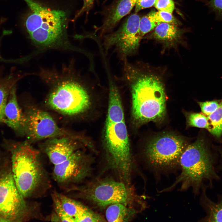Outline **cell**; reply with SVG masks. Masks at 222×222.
Instances as JSON below:
<instances>
[{
  "label": "cell",
  "mask_w": 222,
  "mask_h": 222,
  "mask_svg": "<svg viewBox=\"0 0 222 222\" xmlns=\"http://www.w3.org/2000/svg\"><path fill=\"white\" fill-rule=\"evenodd\" d=\"M104 136L108 167L129 184L134 163L121 97L117 88L112 81L109 84Z\"/></svg>",
  "instance_id": "1"
},
{
  "label": "cell",
  "mask_w": 222,
  "mask_h": 222,
  "mask_svg": "<svg viewBox=\"0 0 222 222\" xmlns=\"http://www.w3.org/2000/svg\"><path fill=\"white\" fill-rule=\"evenodd\" d=\"M23 0L30 12L24 18L23 24L35 44L44 48L75 50L68 37L66 12L51 9L35 0Z\"/></svg>",
  "instance_id": "2"
},
{
  "label": "cell",
  "mask_w": 222,
  "mask_h": 222,
  "mask_svg": "<svg viewBox=\"0 0 222 222\" xmlns=\"http://www.w3.org/2000/svg\"><path fill=\"white\" fill-rule=\"evenodd\" d=\"M180 174L174 183L161 192L170 191L180 184V191L191 188L197 194L202 188H212L215 181L220 177L217 172L218 163L206 141L198 138L187 146L179 160Z\"/></svg>",
  "instance_id": "3"
},
{
  "label": "cell",
  "mask_w": 222,
  "mask_h": 222,
  "mask_svg": "<svg viewBox=\"0 0 222 222\" xmlns=\"http://www.w3.org/2000/svg\"><path fill=\"white\" fill-rule=\"evenodd\" d=\"M8 148L14 178L20 193L26 199L42 195L51 185L39 152L27 141L12 144Z\"/></svg>",
  "instance_id": "4"
},
{
  "label": "cell",
  "mask_w": 222,
  "mask_h": 222,
  "mask_svg": "<svg viewBox=\"0 0 222 222\" xmlns=\"http://www.w3.org/2000/svg\"><path fill=\"white\" fill-rule=\"evenodd\" d=\"M132 116L141 125L162 121L166 114V97L163 84L157 76L145 75L132 86Z\"/></svg>",
  "instance_id": "5"
},
{
  "label": "cell",
  "mask_w": 222,
  "mask_h": 222,
  "mask_svg": "<svg viewBox=\"0 0 222 222\" xmlns=\"http://www.w3.org/2000/svg\"><path fill=\"white\" fill-rule=\"evenodd\" d=\"M20 193L12 172L10 159L0 154V222H23L34 218L35 207Z\"/></svg>",
  "instance_id": "6"
},
{
  "label": "cell",
  "mask_w": 222,
  "mask_h": 222,
  "mask_svg": "<svg viewBox=\"0 0 222 222\" xmlns=\"http://www.w3.org/2000/svg\"><path fill=\"white\" fill-rule=\"evenodd\" d=\"M77 190L81 198L99 207L116 203L128 206L135 202L146 204L145 196L136 195L124 183L111 179L96 180Z\"/></svg>",
  "instance_id": "7"
},
{
  "label": "cell",
  "mask_w": 222,
  "mask_h": 222,
  "mask_svg": "<svg viewBox=\"0 0 222 222\" xmlns=\"http://www.w3.org/2000/svg\"><path fill=\"white\" fill-rule=\"evenodd\" d=\"M187 146L185 139L175 134H165L156 137L146 148L147 164L155 171L172 170L179 165L180 156Z\"/></svg>",
  "instance_id": "8"
},
{
  "label": "cell",
  "mask_w": 222,
  "mask_h": 222,
  "mask_svg": "<svg viewBox=\"0 0 222 222\" xmlns=\"http://www.w3.org/2000/svg\"><path fill=\"white\" fill-rule=\"evenodd\" d=\"M48 105L62 114L75 115L86 111L89 107V97L85 89L72 80L64 81L56 85L47 100Z\"/></svg>",
  "instance_id": "9"
},
{
  "label": "cell",
  "mask_w": 222,
  "mask_h": 222,
  "mask_svg": "<svg viewBox=\"0 0 222 222\" xmlns=\"http://www.w3.org/2000/svg\"><path fill=\"white\" fill-rule=\"evenodd\" d=\"M24 113L25 118L24 134L30 141L50 138L66 134L51 116L45 111L30 107Z\"/></svg>",
  "instance_id": "10"
},
{
  "label": "cell",
  "mask_w": 222,
  "mask_h": 222,
  "mask_svg": "<svg viewBox=\"0 0 222 222\" xmlns=\"http://www.w3.org/2000/svg\"><path fill=\"white\" fill-rule=\"evenodd\" d=\"M91 169L86 156L76 150L65 160L54 165L52 176L59 185L68 187L84 180L89 176Z\"/></svg>",
  "instance_id": "11"
},
{
  "label": "cell",
  "mask_w": 222,
  "mask_h": 222,
  "mask_svg": "<svg viewBox=\"0 0 222 222\" xmlns=\"http://www.w3.org/2000/svg\"><path fill=\"white\" fill-rule=\"evenodd\" d=\"M139 16L130 15L121 27L106 38L108 45H116L124 54L131 53L138 46L141 37L139 29Z\"/></svg>",
  "instance_id": "12"
},
{
  "label": "cell",
  "mask_w": 222,
  "mask_h": 222,
  "mask_svg": "<svg viewBox=\"0 0 222 222\" xmlns=\"http://www.w3.org/2000/svg\"><path fill=\"white\" fill-rule=\"evenodd\" d=\"M76 149V142L69 137H64L50 138L46 143L43 150L54 165L65 160Z\"/></svg>",
  "instance_id": "13"
},
{
  "label": "cell",
  "mask_w": 222,
  "mask_h": 222,
  "mask_svg": "<svg viewBox=\"0 0 222 222\" xmlns=\"http://www.w3.org/2000/svg\"><path fill=\"white\" fill-rule=\"evenodd\" d=\"M5 124L14 131L24 134L25 116L18 102L15 85L11 89L4 110Z\"/></svg>",
  "instance_id": "14"
},
{
  "label": "cell",
  "mask_w": 222,
  "mask_h": 222,
  "mask_svg": "<svg viewBox=\"0 0 222 222\" xmlns=\"http://www.w3.org/2000/svg\"><path fill=\"white\" fill-rule=\"evenodd\" d=\"M137 0H117L109 10L98 30L105 33L112 30L119 21L135 6Z\"/></svg>",
  "instance_id": "15"
},
{
  "label": "cell",
  "mask_w": 222,
  "mask_h": 222,
  "mask_svg": "<svg viewBox=\"0 0 222 222\" xmlns=\"http://www.w3.org/2000/svg\"><path fill=\"white\" fill-rule=\"evenodd\" d=\"M207 188L201 189L200 202L206 213L200 221L205 222H222V197L217 202L211 200L206 193Z\"/></svg>",
  "instance_id": "16"
},
{
  "label": "cell",
  "mask_w": 222,
  "mask_h": 222,
  "mask_svg": "<svg viewBox=\"0 0 222 222\" xmlns=\"http://www.w3.org/2000/svg\"><path fill=\"white\" fill-rule=\"evenodd\" d=\"M137 211L121 203L109 205L105 212L106 220L110 222H128L136 215Z\"/></svg>",
  "instance_id": "17"
},
{
  "label": "cell",
  "mask_w": 222,
  "mask_h": 222,
  "mask_svg": "<svg viewBox=\"0 0 222 222\" xmlns=\"http://www.w3.org/2000/svg\"><path fill=\"white\" fill-rule=\"evenodd\" d=\"M17 76L12 73L0 79V122L4 123L5 107L11 89L19 79Z\"/></svg>",
  "instance_id": "18"
},
{
  "label": "cell",
  "mask_w": 222,
  "mask_h": 222,
  "mask_svg": "<svg viewBox=\"0 0 222 222\" xmlns=\"http://www.w3.org/2000/svg\"><path fill=\"white\" fill-rule=\"evenodd\" d=\"M152 35L156 39L171 42L178 39L180 32L175 24L161 23L154 28Z\"/></svg>",
  "instance_id": "19"
},
{
  "label": "cell",
  "mask_w": 222,
  "mask_h": 222,
  "mask_svg": "<svg viewBox=\"0 0 222 222\" xmlns=\"http://www.w3.org/2000/svg\"><path fill=\"white\" fill-rule=\"evenodd\" d=\"M56 194L64 210L68 215L74 218L88 208L79 201L62 194L57 192Z\"/></svg>",
  "instance_id": "20"
},
{
  "label": "cell",
  "mask_w": 222,
  "mask_h": 222,
  "mask_svg": "<svg viewBox=\"0 0 222 222\" xmlns=\"http://www.w3.org/2000/svg\"><path fill=\"white\" fill-rule=\"evenodd\" d=\"M207 117L209 124L207 130L215 137L220 138L222 135V98L216 110Z\"/></svg>",
  "instance_id": "21"
},
{
  "label": "cell",
  "mask_w": 222,
  "mask_h": 222,
  "mask_svg": "<svg viewBox=\"0 0 222 222\" xmlns=\"http://www.w3.org/2000/svg\"><path fill=\"white\" fill-rule=\"evenodd\" d=\"M187 121L188 125L208 130L209 126L207 116L204 114L192 113L188 114Z\"/></svg>",
  "instance_id": "22"
},
{
  "label": "cell",
  "mask_w": 222,
  "mask_h": 222,
  "mask_svg": "<svg viewBox=\"0 0 222 222\" xmlns=\"http://www.w3.org/2000/svg\"><path fill=\"white\" fill-rule=\"evenodd\" d=\"M150 20L158 24L161 23H167L176 24L177 20L171 13L158 10L152 11L147 14Z\"/></svg>",
  "instance_id": "23"
},
{
  "label": "cell",
  "mask_w": 222,
  "mask_h": 222,
  "mask_svg": "<svg viewBox=\"0 0 222 222\" xmlns=\"http://www.w3.org/2000/svg\"><path fill=\"white\" fill-rule=\"evenodd\" d=\"M74 219L75 222L105 221L101 216L89 208L81 212L75 217Z\"/></svg>",
  "instance_id": "24"
},
{
  "label": "cell",
  "mask_w": 222,
  "mask_h": 222,
  "mask_svg": "<svg viewBox=\"0 0 222 222\" xmlns=\"http://www.w3.org/2000/svg\"><path fill=\"white\" fill-rule=\"evenodd\" d=\"M52 198L55 213L60 221L75 222L74 218L68 215L63 209L56 192L52 194Z\"/></svg>",
  "instance_id": "25"
},
{
  "label": "cell",
  "mask_w": 222,
  "mask_h": 222,
  "mask_svg": "<svg viewBox=\"0 0 222 222\" xmlns=\"http://www.w3.org/2000/svg\"><path fill=\"white\" fill-rule=\"evenodd\" d=\"M159 24L151 21L147 15L141 18L139 24V29L141 37L154 29Z\"/></svg>",
  "instance_id": "26"
},
{
  "label": "cell",
  "mask_w": 222,
  "mask_h": 222,
  "mask_svg": "<svg viewBox=\"0 0 222 222\" xmlns=\"http://www.w3.org/2000/svg\"><path fill=\"white\" fill-rule=\"evenodd\" d=\"M220 101H219L218 100H214L203 102H199L198 104L202 113L208 116L216 110L219 105Z\"/></svg>",
  "instance_id": "27"
},
{
  "label": "cell",
  "mask_w": 222,
  "mask_h": 222,
  "mask_svg": "<svg viewBox=\"0 0 222 222\" xmlns=\"http://www.w3.org/2000/svg\"><path fill=\"white\" fill-rule=\"evenodd\" d=\"M154 6L158 10L172 14L175 8V3L173 0H155Z\"/></svg>",
  "instance_id": "28"
},
{
  "label": "cell",
  "mask_w": 222,
  "mask_h": 222,
  "mask_svg": "<svg viewBox=\"0 0 222 222\" xmlns=\"http://www.w3.org/2000/svg\"><path fill=\"white\" fill-rule=\"evenodd\" d=\"M211 12L217 20H222V0H210L207 3Z\"/></svg>",
  "instance_id": "29"
},
{
  "label": "cell",
  "mask_w": 222,
  "mask_h": 222,
  "mask_svg": "<svg viewBox=\"0 0 222 222\" xmlns=\"http://www.w3.org/2000/svg\"><path fill=\"white\" fill-rule=\"evenodd\" d=\"M155 0H137L135 6V12L152 7L154 5Z\"/></svg>",
  "instance_id": "30"
},
{
  "label": "cell",
  "mask_w": 222,
  "mask_h": 222,
  "mask_svg": "<svg viewBox=\"0 0 222 222\" xmlns=\"http://www.w3.org/2000/svg\"><path fill=\"white\" fill-rule=\"evenodd\" d=\"M96 0H83V5L75 16L73 20H75L80 15L84 12L88 13L92 7L95 2Z\"/></svg>",
  "instance_id": "31"
}]
</instances>
